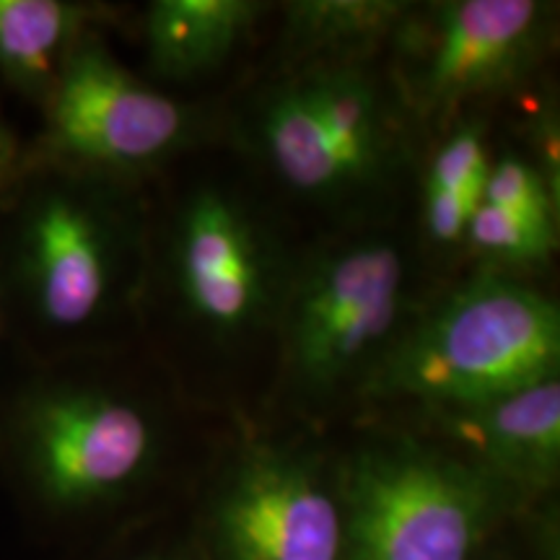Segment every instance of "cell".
<instances>
[{"instance_id": "6da1fadb", "label": "cell", "mask_w": 560, "mask_h": 560, "mask_svg": "<svg viewBox=\"0 0 560 560\" xmlns=\"http://www.w3.org/2000/svg\"><path fill=\"white\" fill-rule=\"evenodd\" d=\"M210 149L149 195L143 338L187 405H226L242 418L252 371L262 369L268 392L278 319L306 240L234 153L210 164Z\"/></svg>"}, {"instance_id": "7a4b0ae2", "label": "cell", "mask_w": 560, "mask_h": 560, "mask_svg": "<svg viewBox=\"0 0 560 560\" xmlns=\"http://www.w3.org/2000/svg\"><path fill=\"white\" fill-rule=\"evenodd\" d=\"M0 198L3 327L50 363L143 340L145 187L24 156Z\"/></svg>"}, {"instance_id": "3957f363", "label": "cell", "mask_w": 560, "mask_h": 560, "mask_svg": "<svg viewBox=\"0 0 560 560\" xmlns=\"http://www.w3.org/2000/svg\"><path fill=\"white\" fill-rule=\"evenodd\" d=\"M221 140L319 234L400 219L425 143L387 60L268 66L221 112Z\"/></svg>"}, {"instance_id": "277c9868", "label": "cell", "mask_w": 560, "mask_h": 560, "mask_svg": "<svg viewBox=\"0 0 560 560\" xmlns=\"http://www.w3.org/2000/svg\"><path fill=\"white\" fill-rule=\"evenodd\" d=\"M436 285L408 221L306 240L278 319L257 420L312 433L359 420L382 363Z\"/></svg>"}, {"instance_id": "5b68a950", "label": "cell", "mask_w": 560, "mask_h": 560, "mask_svg": "<svg viewBox=\"0 0 560 560\" xmlns=\"http://www.w3.org/2000/svg\"><path fill=\"white\" fill-rule=\"evenodd\" d=\"M177 387L55 361L9 402L3 450L13 478L52 520L115 511L145 493L172 452Z\"/></svg>"}, {"instance_id": "8992f818", "label": "cell", "mask_w": 560, "mask_h": 560, "mask_svg": "<svg viewBox=\"0 0 560 560\" xmlns=\"http://www.w3.org/2000/svg\"><path fill=\"white\" fill-rule=\"evenodd\" d=\"M556 374L558 301L537 280L462 270L412 314L371 384L361 418L490 400Z\"/></svg>"}, {"instance_id": "52a82bcc", "label": "cell", "mask_w": 560, "mask_h": 560, "mask_svg": "<svg viewBox=\"0 0 560 560\" xmlns=\"http://www.w3.org/2000/svg\"><path fill=\"white\" fill-rule=\"evenodd\" d=\"M338 446L346 560H478L529 511L506 486L436 441L361 418Z\"/></svg>"}, {"instance_id": "ba28073f", "label": "cell", "mask_w": 560, "mask_h": 560, "mask_svg": "<svg viewBox=\"0 0 560 560\" xmlns=\"http://www.w3.org/2000/svg\"><path fill=\"white\" fill-rule=\"evenodd\" d=\"M234 423L195 520L200 560H346L338 446L291 425Z\"/></svg>"}, {"instance_id": "9c48e42d", "label": "cell", "mask_w": 560, "mask_h": 560, "mask_svg": "<svg viewBox=\"0 0 560 560\" xmlns=\"http://www.w3.org/2000/svg\"><path fill=\"white\" fill-rule=\"evenodd\" d=\"M34 161L145 187L221 140V112L179 100L125 66L102 32L83 37L45 107Z\"/></svg>"}, {"instance_id": "30bf717a", "label": "cell", "mask_w": 560, "mask_h": 560, "mask_svg": "<svg viewBox=\"0 0 560 560\" xmlns=\"http://www.w3.org/2000/svg\"><path fill=\"white\" fill-rule=\"evenodd\" d=\"M558 3L431 0L412 11L387 68L423 138L470 109H495L548 73Z\"/></svg>"}, {"instance_id": "8fae6325", "label": "cell", "mask_w": 560, "mask_h": 560, "mask_svg": "<svg viewBox=\"0 0 560 560\" xmlns=\"http://www.w3.org/2000/svg\"><path fill=\"white\" fill-rule=\"evenodd\" d=\"M382 418L467 459L524 506L550 499L560 478V374L490 400L429 410H387Z\"/></svg>"}, {"instance_id": "7c38bea8", "label": "cell", "mask_w": 560, "mask_h": 560, "mask_svg": "<svg viewBox=\"0 0 560 560\" xmlns=\"http://www.w3.org/2000/svg\"><path fill=\"white\" fill-rule=\"evenodd\" d=\"M495 109L462 112L431 132L420 149L408 195V231L436 283H446L465 268V236L482 202L499 130Z\"/></svg>"}, {"instance_id": "4fadbf2b", "label": "cell", "mask_w": 560, "mask_h": 560, "mask_svg": "<svg viewBox=\"0 0 560 560\" xmlns=\"http://www.w3.org/2000/svg\"><path fill=\"white\" fill-rule=\"evenodd\" d=\"M272 11L262 0H151L143 13L145 81L192 86L213 79Z\"/></svg>"}, {"instance_id": "5bb4252c", "label": "cell", "mask_w": 560, "mask_h": 560, "mask_svg": "<svg viewBox=\"0 0 560 560\" xmlns=\"http://www.w3.org/2000/svg\"><path fill=\"white\" fill-rule=\"evenodd\" d=\"M276 11L280 26L270 68L387 60L412 0H289Z\"/></svg>"}, {"instance_id": "9a60e30c", "label": "cell", "mask_w": 560, "mask_h": 560, "mask_svg": "<svg viewBox=\"0 0 560 560\" xmlns=\"http://www.w3.org/2000/svg\"><path fill=\"white\" fill-rule=\"evenodd\" d=\"M107 9L75 0H0V75L42 109L75 45Z\"/></svg>"}, {"instance_id": "2e32d148", "label": "cell", "mask_w": 560, "mask_h": 560, "mask_svg": "<svg viewBox=\"0 0 560 560\" xmlns=\"http://www.w3.org/2000/svg\"><path fill=\"white\" fill-rule=\"evenodd\" d=\"M560 226L480 202L465 236V268L535 280L556 260Z\"/></svg>"}, {"instance_id": "e0dca14e", "label": "cell", "mask_w": 560, "mask_h": 560, "mask_svg": "<svg viewBox=\"0 0 560 560\" xmlns=\"http://www.w3.org/2000/svg\"><path fill=\"white\" fill-rule=\"evenodd\" d=\"M482 202L560 226V200L550 192L548 182L542 179L527 153L501 130H495Z\"/></svg>"}, {"instance_id": "ac0fdd59", "label": "cell", "mask_w": 560, "mask_h": 560, "mask_svg": "<svg viewBox=\"0 0 560 560\" xmlns=\"http://www.w3.org/2000/svg\"><path fill=\"white\" fill-rule=\"evenodd\" d=\"M509 102H516V117L503 132L527 153L548 182L550 192L560 200V107L556 89L548 75H540Z\"/></svg>"}, {"instance_id": "d6986e66", "label": "cell", "mask_w": 560, "mask_h": 560, "mask_svg": "<svg viewBox=\"0 0 560 560\" xmlns=\"http://www.w3.org/2000/svg\"><path fill=\"white\" fill-rule=\"evenodd\" d=\"M21 164H24V156H21L16 132H13L9 125L3 122V117H0V190L16 177Z\"/></svg>"}, {"instance_id": "ffe728a7", "label": "cell", "mask_w": 560, "mask_h": 560, "mask_svg": "<svg viewBox=\"0 0 560 560\" xmlns=\"http://www.w3.org/2000/svg\"><path fill=\"white\" fill-rule=\"evenodd\" d=\"M122 560H200V556L195 552L192 542H185V545H166V548H149Z\"/></svg>"}, {"instance_id": "44dd1931", "label": "cell", "mask_w": 560, "mask_h": 560, "mask_svg": "<svg viewBox=\"0 0 560 560\" xmlns=\"http://www.w3.org/2000/svg\"><path fill=\"white\" fill-rule=\"evenodd\" d=\"M478 560H503V558H488V550H486V552H482V556H480Z\"/></svg>"}, {"instance_id": "7402d4cb", "label": "cell", "mask_w": 560, "mask_h": 560, "mask_svg": "<svg viewBox=\"0 0 560 560\" xmlns=\"http://www.w3.org/2000/svg\"><path fill=\"white\" fill-rule=\"evenodd\" d=\"M0 330H3V319H0Z\"/></svg>"}]
</instances>
